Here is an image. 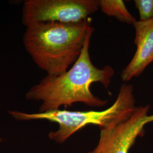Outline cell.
I'll return each mask as SVG.
<instances>
[{
	"label": "cell",
	"mask_w": 153,
	"mask_h": 153,
	"mask_svg": "<svg viewBox=\"0 0 153 153\" xmlns=\"http://www.w3.org/2000/svg\"><path fill=\"white\" fill-rule=\"evenodd\" d=\"M94 31L93 26L89 29L81 53L69 69L59 76L47 75L27 92L26 99L42 102L39 112L59 109L61 106H71L76 103L94 107L107 104L108 100L95 96L91 90V85L95 82L108 89L115 74L111 66L100 69L91 60L89 47Z\"/></svg>",
	"instance_id": "cell-1"
},
{
	"label": "cell",
	"mask_w": 153,
	"mask_h": 153,
	"mask_svg": "<svg viewBox=\"0 0 153 153\" xmlns=\"http://www.w3.org/2000/svg\"><path fill=\"white\" fill-rule=\"evenodd\" d=\"M92 26L91 18L76 23L40 22L26 27L23 42L39 68L59 76L78 60Z\"/></svg>",
	"instance_id": "cell-2"
},
{
	"label": "cell",
	"mask_w": 153,
	"mask_h": 153,
	"mask_svg": "<svg viewBox=\"0 0 153 153\" xmlns=\"http://www.w3.org/2000/svg\"><path fill=\"white\" fill-rule=\"evenodd\" d=\"M133 85L124 83L120 88L115 102L109 108L100 111H71L56 109L45 112L27 114L11 111L9 114L17 120L43 119L57 123L59 128L51 131L49 138L62 143L75 132L88 125L99 126L100 130L110 129L128 119L136 107Z\"/></svg>",
	"instance_id": "cell-3"
},
{
	"label": "cell",
	"mask_w": 153,
	"mask_h": 153,
	"mask_svg": "<svg viewBox=\"0 0 153 153\" xmlns=\"http://www.w3.org/2000/svg\"><path fill=\"white\" fill-rule=\"evenodd\" d=\"M99 9L98 0H26L22 21L26 27L40 22L76 23L88 19Z\"/></svg>",
	"instance_id": "cell-4"
},
{
	"label": "cell",
	"mask_w": 153,
	"mask_h": 153,
	"mask_svg": "<svg viewBox=\"0 0 153 153\" xmlns=\"http://www.w3.org/2000/svg\"><path fill=\"white\" fill-rule=\"evenodd\" d=\"M150 106L136 107L126 120L110 129L101 130L96 147L88 153H129L138 136L144 133V127L153 122L149 115Z\"/></svg>",
	"instance_id": "cell-5"
},
{
	"label": "cell",
	"mask_w": 153,
	"mask_h": 153,
	"mask_svg": "<svg viewBox=\"0 0 153 153\" xmlns=\"http://www.w3.org/2000/svg\"><path fill=\"white\" fill-rule=\"evenodd\" d=\"M133 26L137 48L132 59L121 72V78L124 82L140 76L153 62V19L136 21Z\"/></svg>",
	"instance_id": "cell-6"
},
{
	"label": "cell",
	"mask_w": 153,
	"mask_h": 153,
	"mask_svg": "<svg viewBox=\"0 0 153 153\" xmlns=\"http://www.w3.org/2000/svg\"><path fill=\"white\" fill-rule=\"evenodd\" d=\"M99 8L106 16L115 17L119 21L133 25L136 22L135 17L128 11L122 0L99 1Z\"/></svg>",
	"instance_id": "cell-7"
},
{
	"label": "cell",
	"mask_w": 153,
	"mask_h": 153,
	"mask_svg": "<svg viewBox=\"0 0 153 153\" xmlns=\"http://www.w3.org/2000/svg\"><path fill=\"white\" fill-rule=\"evenodd\" d=\"M136 7L140 14V21L153 19V0H134Z\"/></svg>",
	"instance_id": "cell-8"
},
{
	"label": "cell",
	"mask_w": 153,
	"mask_h": 153,
	"mask_svg": "<svg viewBox=\"0 0 153 153\" xmlns=\"http://www.w3.org/2000/svg\"><path fill=\"white\" fill-rule=\"evenodd\" d=\"M1 138H0V142H1Z\"/></svg>",
	"instance_id": "cell-9"
}]
</instances>
